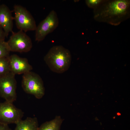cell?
Wrapping results in <instances>:
<instances>
[{
	"label": "cell",
	"instance_id": "obj_8",
	"mask_svg": "<svg viewBox=\"0 0 130 130\" xmlns=\"http://www.w3.org/2000/svg\"><path fill=\"white\" fill-rule=\"evenodd\" d=\"M59 20L54 10L51 11L43 20L37 26L35 30V40L42 41L49 33L53 32L58 26Z\"/></svg>",
	"mask_w": 130,
	"mask_h": 130
},
{
	"label": "cell",
	"instance_id": "obj_9",
	"mask_svg": "<svg viewBox=\"0 0 130 130\" xmlns=\"http://www.w3.org/2000/svg\"><path fill=\"white\" fill-rule=\"evenodd\" d=\"M9 59L10 72L15 75L24 74L32 69V66L26 58H21L14 54L10 55Z\"/></svg>",
	"mask_w": 130,
	"mask_h": 130
},
{
	"label": "cell",
	"instance_id": "obj_13",
	"mask_svg": "<svg viewBox=\"0 0 130 130\" xmlns=\"http://www.w3.org/2000/svg\"><path fill=\"white\" fill-rule=\"evenodd\" d=\"M9 57L0 58V77L10 72Z\"/></svg>",
	"mask_w": 130,
	"mask_h": 130
},
{
	"label": "cell",
	"instance_id": "obj_7",
	"mask_svg": "<svg viewBox=\"0 0 130 130\" xmlns=\"http://www.w3.org/2000/svg\"><path fill=\"white\" fill-rule=\"evenodd\" d=\"M12 33L6 42L10 52H27L31 50L32 46V41L25 32L20 30Z\"/></svg>",
	"mask_w": 130,
	"mask_h": 130
},
{
	"label": "cell",
	"instance_id": "obj_4",
	"mask_svg": "<svg viewBox=\"0 0 130 130\" xmlns=\"http://www.w3.org/2000/svg\"><path fill=\"white\" fill-rule=\"evenodd\" d=\"M13 8L14 19L18 28L25 32L35 31L37 26L36 22L29 11L20 5H15Z\"/></svg>",
	"mask_w": 130,
	"mask_h": 130
},
{
	"label": "cell",
	"instance_id": "obj_17",
	"mask_svg": "<svg viewBox=\"0 0 130 130\" xmlns=\"http://www.w3.org/2000/svg\"><path fill=\"white\" fill-rule=\"evenodd\" d=\"M6 35L4 31L0 26V40H5Z\"/></svg>",
	"mask_w": 130,
	"mask_h": 130
},
{
	"label": "cell",
	"instance_id": "obj_16",
	"mask_svg": "<svg viewBox=\"0 0 130 130\" xmlns=\"http://www.w3.org/2000/svg\"><path fill=\"white\" fill-rule=\"evenodd\" d=\"M0 130H12L8 125L0 123Z\"/></svg>",
	"mask_w": 130,
	"mask_h": 130
},
{
	"label": "cell",
	"instance_id": "obj_10",
	"mask_svg": "<svg viewBox=\"0 0 130 130\" xmlns=\"http://www.w3.org/2000/svg\"><path fill=\"white\" fill-rule=\"evenodd\" d=\"M14 17L11 11L6 5H0V26L5 33L6 37L13 32Z\"/></svg>",
	"mask_w": 130,
	"mask_h": 130
},
{
	"label": "cell",
	"instance_id": "obj_5",
	"mask_svg": "<svg viewBox=\"0 0 130 130\" xmlns=\"http://www.w3.org/2000/svg\"><path fill=\"white\" fill-rule=\"evenodd\" d=\"M15 75L10 72L0 77V96L5 101L12 103L16 100L17 98Z\"/></svg>",
	"mask_w": 130,
	"mask_h": 130
},
{
	"label": "cell",
	"instance_id": "obj_2",
	"mask_svg": "<svg viewBox=\"0 0 130 130\" xmlns=\"http://www.w3.org/2000/svg\"><path fill=\"white\" fill-rule=\"evenodd\" d=\"M44 59L52 71L62 73L69 68L72 57L68 49L61 46H56L50 49L45 56Z\"/></svg>",
	"mask_w": 130,
	"mask_h": 130
},
{
	"label": "cell",
	"instance_id": "obj_14",
	"mask_svg": "<svg viewBox=\"0 0 130 130\" xmlns=\"http://www.w3.org/2000/svg\"><path fill=\"white\" fill-rule=\"evenodd\" d=\"M10 52L6 42L0 40V58L9 57Z\"/></svg>",
	"mask_w": 130,
	"mask_h": 130
},
{
	"label": "cell",
	"instance_id": "obj_1",
	"mask_svg": "<svg viewBox=\"0 0 130 130\" xmlns=\"http://www.w3.org/2000/svg\"><path fill=\"white\" fill-rule=\"evenodd\" d=\"M130 2L127 0L104 1L94 10V18L99 21L117 25L129 17Z\"/></svg>",
	"mask_w": 130,
	"mask_h": 130
},
{
	"label": "cell",
	"instance_id": "obj_3",
	"mask_svg": "<svg viewBox=\"0 0 130 130\" xmlns=\"http://www.w3.org/2000/svg\"><path fill=\"white\" fill-rule=\"evenodd\" d=\"M22 86L26 93L33 95L37 98H42L45 94L42 79L38 74L31 71L23 74Z\"/></svg>",
	"mask_w": 130,
	"mask_h": 130
},
{
	"label": "cell",
	"instance_id": "obj_12",
	"mask_svg": "<svg viewBox=\"0 0 130 130\" xmlns=\"http://www.w3.org/2000/svg\"><path fill=\"white\" fill-rule=\"evenodd\" d=\"M63 121L60 116H57L53 120L42 124L38 130H60Z\"/></svg>",
	"mask_w": 130,
	"mask_h": 130
},
{
	"label": "cell",
	"instance_id": "obj_11",
	"mask_svg": "<svg viewBox=\"0 0 130 130\" xmlns=\"http://www.w3.org/2000/svg\"><path fill=\"white\" fill-rule=\"evenodd\" d=\"M14 130H38V121L36 117H28L18 122Z\"/></svg>",
	"mask_w": 130,
	"mask_h": 130
},
{
	"label": "cell",
	"instance_id": "obj_15",
	"mask_svg": "<svg viewBox=\"0 0 130 130\" xmlns=\"http://www.w3.org/2000/svg\"><path fill=\"white\" fill-rule=\"evenodd\" d=\"M102 1V0H87L85 1L86 5L88 7L94 9L97 7Z\"/></svg>",
	"mask_w": 130,
	"mask_h": 130
},
{
	"label": "cell",
	"instance_id": "obj_6",
	"mask_svg": "<svg viewBox=\"0 0 130 130\" xmlns=\"http://www.w3.org/2000/svg\"><path fill=\"white\" fill-rule=\"evenodd\" d=\"M24 113L13 103L6 101L0 103V123L8 125L16 124L22 120Z\"/></svg>",
	"mask_w": 130,
	"mask_h": 130
}]
</instances>
